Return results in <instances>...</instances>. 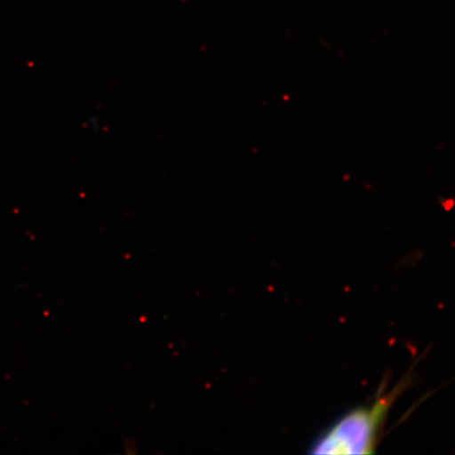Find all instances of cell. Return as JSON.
I'll list each match as a JSON object with an SVG mask.
<instances>
[{"label":"cell","instance_id":"1","mask_svg":"<svg viewBox=\"0 0 455 455\" xmlns=\"http://www.w3.org/2000/svg\"><path fill=\"white\" fill-rule=\"evenodd\" d=\"M401 388H395L388 395L379 396L371 405L358 407L345 414L313 442L310 453L330 455L374 453L379 431Z\"/></svg>","mask_w":455,"mask_h":455}]
</instances>
